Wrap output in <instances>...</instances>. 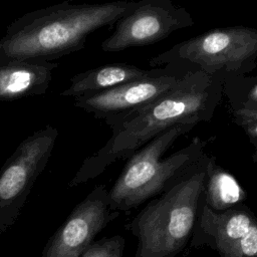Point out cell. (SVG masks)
Masks as SVG:
<instances>
[{
	"mask_svg": "<svg viewBox=\"0 0 257 257\" xmlns=\"http://www.w3.org/2000/svg\"><path fill=\"white\" fill-rule=\"evenodd\" d=\"M153 70L154 68L143 69L126 63H112L98 66L73 75L69 79L70 85L60 95L79 97L99 93L148 76Z\"/></svg>",
	"mask_w": 257,
	"mask_h": 257,
	"instance_id": "obj_12",
	"label": "cell"
},
{
	"mask_svg": "<svg viewBox=\"0 0 257 257\" xmlns=\"http://www.w3.org/2000/svg\"><path fill=\"white\" fill-rule=\"evenodd\" d=\"M194 125L178 124L160 134L132 155L111 189L113 211H130L155 198L177 183L205 154L208 140L198 137L186 147L163 159L175 141Z\"/></svg>",
	"mask_w": 257,
	"mask_h": 257,
	"instance_id": "obj_4",
	"label": "cell"
},
{
	"mask_svg": "<svg viewBox=\"0 0 257 257\" xmlns=\"http://www.w3.org/2000/svg\"><path fill=\"white\" fill-rule=\"evenodd\" d=\"M256 163H257V161H256Z\"/></svg>",
	"mask_w": 257,
	"mask_h": 257,
	"instance_id": "obj_18",
	"label": "cell"
},
{
	"mask_svg": "<svg viewBox=\"0 0 257 257\" xmlns=\"http://www.w3.org/2000/svg\"><path fill=\"white\" fill-rule=\"evenodd\" d=\"M184 73L168 66L154 68L143 78L99 93L74 97V105L96 118L106 119L140 108L171 90Z\"/></svg>",
	"mask_w": 257,
	"mask_h": 257,
	"instance_id": "obj_10",
	"label": "cell"
},
{
	"mask_svg": "<svg viewBox=\"0 0 257 257\" xmlns=\"http://www.w3.org/2000/svg\"><path fill=\"white\" fill-rule=\"evenodd\" d=\"M232 119L243 128L250 143L254 147V162L257 161V108H235L232 109Z\"/></svg>",
	"mask_w": 257,
	"mask_h": 257,
	"instance_id": "obj_16",
	"label": "cell"
},
{
	"mask_svg": "<svg viewBox=\"0 0 257 257\" xmlns=\"http://www.w3.org/2000/svg\"><path fill=\"white\" fill-rule=\"evenodd\" d=\"M127 1H139V0H127Z\"/></svg>",
	"mask_w": 257,
	"mask_h": 257,
	"instance_id": "obj_17",
	"label": "cell"
},
{
	"mask_svg": "<svg viewBox=\"0 0 257 257\" xmlns=\"http://www.w3.org/2000/svg\"><path fill=\"white\" fill-rule=\"evenodd\" d=\"M247 193L237 179L210 156L204 189V201L215 212H224L242 205Z\"/></svg>",
	"mask_w": 257,
	"mask_h": 257,
	"instance_id": "obj_13",
	"label": "cell"
},
{
	"mask_svg": "<svg viewBox=\"0 0 257 257\" xmlns=\"http://www.w3.org/2000/svg\"><path fill=\"white\" fill-rule=\"evenodd\" d=\"M114 31L102 41L103 52H118L146 46L167 38L176 30L190 27L194 20L171 0H139L138 6L115 23Z\"/></svg>",
	"mask_w": 257,
	"mask_h": 257,
	"instance_id": "obj_7",
	"label": "cell"
},
{
	"mask_svg": "<svg viewBox=\"0 0 257 257\" xmlns=\"http://www.w3.org/2000/svg\"><path fill=\"white\" fill-rule=\"evenodd\" d=\"M125 240L120 235L103 237L93 241L81 257H122Z\"/></svg>",
	"mask_w": 257,
	"mask_h": 257,
	"instance_id": "obj_15",
	"label": "cell"
},
{
	"mask_svg": "<svg viewBox=\"0 0 257 257\" xmlns=\"http://www.w3.org/2000/svg\"><path fill=\"white\" fill-rule=\"evenodd\" d=\"M190 246H208L220 257H257V217L244 204L215 212L204 201Z\"/></svg>",
	"mask_w": 257,
	"mask_h": 257,
	"instance_id": "obj_8",
	"label": "cell"
},
{
	"mask_svg": "<svg viewBox=\"0 0 257 257\" xmlns=\"http://www.w3.org/2000/svg\"><path fill=\"white\" fill-rule=\"evenodd\" d=\"M58 62L14 60L0 64V102L44 94Z\"/></svg>",
	"mask_w": 257,
	"mask_h": 257,
	"instance_id": "obj_11",
	"label": "cell"
},
{
	"mask_svg": "<svg viewBox=\"0 0 257 257\" xmlns=\"http://www.w3.org/2000/svg\"><path fill=\"white\" fill-rule=\"evenodd\" d=\"M206 153L170 189L151 200L126 225L137 237L135 257H175L190 242L204 203Z\"/></svg>",
	"mask_w": 257,
	"mask_h": 257,
	"instance_id": "obj_3",
	"label": "cell"
},
{
	"mask_svg": "<svg viewBox=\"0 0 257 257\" xmlns=\"http://www.w3.org/2000/svg\"><path fill=\"white\" fill-rule=\"evenodd\" d=\"M229 97L231 108H257V77H227L224 90Z\"/></svg>",
	"mask_w": 257,
	"mask_h": 257,
	"instance_id": "obj_14",
	"label": "cell"
},
{
	"mask_svg": "<svg viewBox=\"0 0 257 257\" xmlns=\"http://www.w3.org/2000/svg\"><path fill=\"white\" fill-rule=\"evenodd\" d=\"M224 75L189 71L167 93L127 113L104 119L111 137L97 152L87 157L68 183L75 187L99 176L117 160H127L138 150L165 131L178 125L209 121L224 90Z\"/></svg>",
	"mask_w": 257,
	"mask_h": 257,
	"instance_id": "obj_1",
	"label": "cell"
},
{
	"mask_svg": "<svg viewBox=\"0 0 257 257\" xmlns=\"http://www.w3.org/2000/svg\"><path fill=\"white\" fill-rule=\"evenodd\" d=\"M153 68L168 66L182 73L243 76L257 65V28L222 27L175 44L150 59Z\"/></svg>",
	"mask_w": 257,
	"mask_h": 257,
	"instance_id": "obj_5",
	"label": "cell"
},
{
	"mask_svg": "<svg viewBox=\"0 0 257 257\" xmlns=\"http://www.w3.org/2000/svg\"><path fill=\"white\" fill-rule=\"evenodd\" d=\"M139 1L72 3L69 0L27 12L8 25L0 39V64L14 60L54 61L84 48L87 37L111 27Z\"/></svg>",
	"mask_w": 257,
	"mask_h": 257,
	"instance_id": "obj_2",
	"label": "cell"
},
{
	"mask_svg": "<svg viewBox=\"0 0 257 257\" xmlns=\"http://www.w3.org/2000/svg\"><path fill=\"white\" fill-rule=\"evenodd\" d=\"M118 215L110 209L106 187L96 186L49 238L40 257H81L95 236Z\"/></svg>",
	"mask_w": 257,
	"mask_h": 257,
	"instance_id": "obj_9",
	"label": "cell"
},
{
	"mask_svg": "<svg viewBox=\"0 0 257 257\" xmlns=\"http://www.w3.org/2000/svg\"><path fill=\"white\" fill-rule=\"evenodd\" d=\"M58 131L50 124L24 139L0 169V234L19 218L52 154Z\"/></svg>",
	"mask_w": 257,
	"mask_h": 257,
	"instance_id": "obj_6",
	"label": "cell"
}]
</instances>
